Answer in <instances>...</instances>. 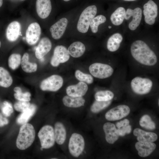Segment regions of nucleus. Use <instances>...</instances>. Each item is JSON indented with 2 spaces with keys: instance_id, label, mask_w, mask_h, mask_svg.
<instances>
[{
  "instance_id": "nucleus-1",
  "label": "nucleus",
  "mask_w": 159,
  "mask_h": 159,
  "mask_svg": "<svg viewBox=\"0 0 159 159\" xmlns=\"http://www.w3.org/2000/svg\"><path fill=\"white\" fill-rule=\"evenodd\" d=\"M130 51L133 58L142 64L153 66L157 62V58L155 54L142 40L134 42L131 45Z\"/></svg>"
},
{
  "instance_id": "nucleus-2",
  "label": "nucleus",
  "mask_w": 159,
  "mask_h": 159,
  "mask_svg": "<svg viewBox=\"0 0 159 159\" xmlns=\"http://www.w3.org/2000/svg\"><path fill=\"white\" fill-rule=\"evenodd\" d=\"M35 136V131L32 124L27 123L23 124L20 129L16 139L17 147L21 150L27 148L33 142Z\"/></svg>"
},
{
  "instance_id": "nucleus-3",
  "label": "nucleus",
  "mask_w": 159,
  "mask_h": 159,
  "mask_svg": "<svg viewBox=\"0 0 159 159\" xmlns=\"http://www.w3.org/2000/svg\"><path fill=\"white\" fill-rule=\"evenodd\" d=\"M85 145V141L83 136L79 132H73L68 141V152L73 157L79 158L84 152Z\"/></svg>"
},
{
  "instance_id": "nucleus-4",
  "label": "nucleus",
  "mask_w": 159,
  "mask_h": 159,
  "mask_svg": "<svg viewBox=\"0 0 159 159\" xmlns=\"http://www.w3.org/2000/svg\"><path fill=\"white\" fill-rule=\"evenodd\" d=\"M97 11V7L94 5L87 7L82 11L77 25V29L79 32L82 33L87 32L90 22L96 15Z\"/></svg>"
},
{
  "instance_id": "nucleus-5",
  "label": "nucleus",
  "mask_w": 159,
  "mask_h": 159,
  "mask_svg": "<svg viewBox=\"0 0 159 159\" xmlns=\"http://www.w3.org/2000/svg\"><path fill=\"white\" fill-rule=\"evenodd\" d=\"M38 135L42 150L52 148L56 142L54 129L50 125H46L42 127L39 131Z\"/></svg>"
},
{
  "instance_id": "nucleus-6",
  "label": "nucleus",
  "mask_w": 159,
  "mask_h": 159,
  "mask_svg": "<svg viewBox=\"0 0 159 159\" xmlns=\"http://www.w3.org/2000/svg\"><path fill=\"white\" fill-rule=\"evenodd\" d=\"M153 85L152 80L149 78L137 77L132 80L131 87L135 93L143 95L147 94L151 90Z\"/></svg>"
},
{
  "instance_id": "nucleus-7",
  "label": "nucleus",
  "mask_w": 159,
  "mask_h": 159,
  "mask_svg": "<svg viewBox=\"0 0 159 159\" xmlns=\"http://www.w3.org/2000/svg\"><path fill=\"white\" fill-rule=\"evenodd\" d=\"M90 73L94 77L103 79L111 76L114 70L110 65L100 63H95L91 64L89 67Z\"/></svg>"
},
{
  "instance_id": "nucleus-8",
  "label": "nucleus",
  "mask_w": 159,
  "mask_h": 159,
  "mask_svg": "<svg viewBox=\"0 0 159 159\" xmlns=\"http://www.w3.org/2000/svg\"><path fill=\"white\" fill-rule=\"evenodd\" d=\"M63 82L62 78L58 75H53L43 80L40 85V88L43 91L55 92L62 86Z\"/></svg>"
},
{
  "instance_id": "nucleus-9",
  "label": "nucleus",
  "mask_w": 159,
  "mask_h": 159,
  "mask_svg": "<svg viewBox=\"0 0 159 159\" xmlns=\"http://www.w3.org/2000/svg\"><path fill=\"white\" fill-rule=\"evenodd\" d=\"M130 110L127 105H120L108 111L105 115V118L109 121H115L121 119L127 116Z\"/></svg>"
},
{
  "instance_id": "nucleus-10",
  "label": "nucleus",
  "mask_w": 159,
  "mask_h": 159,
  "mask_svg": "<svg viewBox=\"0 0 159 159\" xmlns=\"http://www.w3.org/2000/svg\"><path fill=\"white\" fill-rule=\"evenodd\" d=\"M69 57V54L66 48L63 45H58L54 49L50 63L52 66L56 67L60 63L67 62Z\"/></svg>"
},
{
  "instance_id": "nucleus-11",
  "label": "nucleus",
  "mask_w": 159,
  "mask_h": 159,
  "mask_svg": "<svg viewBox=\"0 0 159 159\" xmlns=\"http://www.w3.org/2000/svg\"><path fill=\"white\" fill-rule=\"evenodd\" d=\"M143 14L145 22L149 25L153 24L158 15V6L152 0H150L143 6Z\"/></svg>"
},
{
  "instance_id": "nucleus-12",
  "label": "nucleus",
  "mask_w": 159,
  "mask_h": 159,
  "mask_svg": "<svg viewBox=\"0 0 159 159\" xmlns=\"http://www.w3.org/2000/svg\"><path fill=\"white\" fill-rule=\"evenodd\" d=\"M41 33L39 25L33 22L28 26L26 32V39L27 43L31 45L35 44L39 40Z\"/></svg>"
},
{
  "instance_id": "nucleus-13",
  "label": "nucleus",
  "mask_w": 159,
  "mask_h": 159,
  "mask_svg": "<svg viewBox=\"0 0 159 159\" xmlns=\"http://www.w3.org/2000/svg\"><path fill=\"white\" fill-rule=\"evenodd\" d=\"M142 10L139 7L136 8L133 10L128 9L126 11L125 19L129 20L132 16V20L129 23L128 27L131 30H134L139 26L142 19Z\"/></svg>"
},
{
  "instance_id": "nucleus-14",
  "label": "nucleus",
  "mask_w": 159,
  "mask_h": 159,
  "mask_svg": "<svg viewBox=\"0 0 159 159\" xmlns=\"http://www.w3.org/2000/svg\"><path fill=\"white\" fill-rule=\"evenodd\" d=\"M68 23L67 19L62 18L52 25L50 28L52 37L55 39H60L64 33Z\"/></svg>"
},
{
  "instance_id": "nucleus-15",
  "label": "nucleus",
  "mask_w": 159,
  "mask_h": 159,
  "mask_svg": "<svg viewBox=\"0 0 159 159\" xmlns=\"http://www.w3.org/2000/svg\"><path fill=\"white\" fill-rule=\"evenodd\" d=\"M88 89L87 84L85 82L80 81L76 85L68 86L66 88L67 95L75 97H81L87 93Z\"/></svg>"
},
{
  "instance_id": "nucleus-16",
  "label": "nucleus",
  "mask_w": 159,
  "mask_h": 159,
  "mask_svg": "<svg viewBox=\"0 0 159 159\" xmlns=\"http://www.w3.org/2000/svg\"><path fill=\"white\" fill-rule=\"evenodd\" d=\"M54 129L56 142L59 145H63L67 137L65 125L63 122L58 121L55 123Z\"/></svg>"
},
{
  "instance_id": "nucleus-17",
  "label": "nucleus",
  "mask_w": 159,
  "mask_h": 159,
  "mask_svg": "<svg viewBox=\"0 0 159 159\" xmlns=\"http://www.w3.org/2000/svg\"><path fill=\"white\" fill-rule=\"evenodd\" d=\"M50 0H37L36 11L38 16L42 19L47 17L52 10Z\"/></svg>"
},
{
  "instance_id": "nucleus-18",
  "label": "nucleus",
  "mask_w": 159,
  "mask_h": 159,
  "mask_svg": "<svg viewBox=\"0 0 159 159\" xmlns=\"http://www.w3.org/2000/svg\"><path fill=\"white\" fill-rule=\"evenodd\" d=\"M21 26L20 23L16 21H14L8 25L6 30V36L10 42L16 41L19 36L21 35Z\"/></svg>"
},
{
  "instance_id": "nucleus-19",
  "label": "nucleus",
  "mask_w": 159,
  "mask_h": 159,
  "mask_svg": "<svg viewBox=\"0 0 159 159\" xmlns=\"http://www.w3.org/2000/svg\"><path fill=\"white\" fill-rule=\"evenodd\" d=\"M103 128L107 142L110 144H113L117 140L119 136L115 125L110 122H107L104 124Z\"/></svg>"
},
{
  "instance_id": "nucleus-20",
  "label": "nucleus",
  "mask_w": 159,
  "mask_h": 159,
  "mask_svg": "<svg viewBox=\"0 0 159 159\" xmlns=\"http://www.w3.org/2000/svg\"><path fill=\"white\" fill-rule=\"evenodd\" d=\"M52 46L50 40L47 37L42 38L35 49V55L40 59L47 54L50 50Z\"/></svg>"
},
{
  "instance_id": "nucleus-21",
  "label": "nucleus",
  "mask_w": 159,
  "mask_h": 159,
  "mask_svg": "<svg viewBox=\"0 0 159 159\" xmlns=\"http://www.w3.org/2000/svg\"><path fill=\"white\" fill-rule=\"evenodd\" d=\"M135 147L138 151L139 155L142 157L149 155L155 150L156 145L152 142L138 141L135 144Z\"/></svg>"
},
{
  "instance_id": "nucleus-22",
  "label": "nucleus",
  "mask_w": 159,
  "mask_h": 159,
  "mask_svg": "<svg viewBox=\"0 0 159 159\" xmlns=\"http://www.w3.org/2000/svg\"><path fill=\"white\" fill-rule=\"evenodd\" d=\"M64 105L69 108H77L83 106L85 100L81 97H75L68 95L64 96L62 100Z\"/></svg>"
},
{
  "instance_id": "nucleus-23",
  "label": "nucleus",
  "mask_w": 159,
  "mask_h": 159,
  "mask_svg": "<svg viewBox=\"0 0 159 159\" xmlns=\"http://www.w3.org/2000/svg\"><path fill=\"white\" fill-rule=\"evenodd\" d=\"M134 135L137 137L138 141L153 142L157 139L158 136L155 133L145 131L138 128L134 130Z\"/></svg>"
},
{
  "instance_id": "nucleus-24",
  "label": "nucleus",
  "mask_w": 159,
  "mask_h": 159,
  "mask_svg": "<svg viewBox=\"0 0 159 159\" xmlns=\"http://www.w3.org/2000/svg\"><path fill=\"white\" fill-rule=\"evenodd\" d=\"M85 49V47L83 43L80 42L76 41L70 44L67 50L71 56L74 58H78L82 55Z\"/></svg>"
},
{
  "instance_id": "nucleus-25",
  "label": "nucleus",
  "mask_w": 159,
  "mask_h": 159,
  "mask_svg": "<svg viewBox=\"0 0 159 159\" xmlns=\"http://www.w3.org/2000/svg\"><path fill=\"white\" fill-rule=\"evenodd\" d=\"M123 39L121 34L116 33L111 36L107 42L108 50L111 52H114L117 50L120 47V43Z\"/></svg>"
},
{
  "instance_id": "nucleus-26",
  "label": "nucleus",
  "mask_w": 159,
  "mask_h": 159,
  "mask_svg": "<svg viewBox=\"0 0 159 159\" xmlns=\"http://www.w3.org/2000/svg\"><path fill=\"white\" fill-rule=\"evenodd\" d=\"M36 108L35 105L31 104L29 107L18 117L16 120L17 123L21 125L26 123L35 113Z\"/></svg>"
},
{
  "instance_id": "nucleus-27",
  "label": "nucleus",
  "mask_w": 159,
  "mask_h": 159,
  "mask_svg": "<svg viewBox=\"0 0 159 159\" xmlns=\"http://www.w3.org/2000/svg\"><path fill=\"white\" fill-rule=\"evenodd\" d=\"M125 10L123 7L117 8L110 16V19L112 24L116 26L121 24L125 19Z\"/></svg>"
},
{
  "instance_id": "nucleus-28",
  "label": "nucleus",
  "mask_w": 159,
  "mask_h": 159,
  "mask_svg": "<svg viewBox=\"0 0 159 159\" xmlns=\"http://www.w3.org/2000/svg\"><path fill=\"white\" fill-rule=\"evenodd\" d=\"M29 55L25 53L21 59V67L23 70L27 73L35 72L37 69V64L35 63L29 62Z\"/></svg>"
},
{
  "instance_id": "nucleus-29",
  "label": "nucleus",
  "mask_w": 159,
  "mask_h": 159,
  "mask_svg": "<svg viewBox=\"0 0 159 159\" xmlns=\"http://www.w3.org/2000/svg\"><path fill=\"white\" fill-rule=\"evenodd\" d=\"M12 82V78L9 72L4 68L0 67V86L8 87Z\"/></svg>"
},
{
  "instance_id": "nucleus-30",
  "label": "nucleus",
  "mask_w": 159,
  "mask_h": 159,
  "mask_svg": "<svg viewBox=\"0 0 159 159\" xmlns=\"http://www.w3.org/2000/svg\"><path fill=\"white\" fill-rule=\"evenodd\" d=\"M114 96V93L109 90H101L97 92L95 95L96 100L107 101L111 100Z\"/></svg>"
},
{
  "instance_id": "nucleus-31",
  "label": "nucleus",
  "mask_w": 159,
  "mask_h": 159,
  "mask_svg": "<svg viewBox=\"0 0 159 159\" xmlns=\"http://www.w3.org/2000/svg\"><path fill=\"white\" fill-rule=\"evenodd\" d=\"M106 20V17L103 15H100L95 17L91 20L90 26L92 32L96 33L98 31L99 26L104 23Z\"/></svg>"
},
{
  "instance_id": "nucleus-32",
  "label": "nucleus",
  "mask_w": 159,
  "mask_h": 159,
  "mask_svg": "<svg viewBox=\"0 0 159 159\" xmlns=\"http://www.w3.org/2000/svg\"><path fill=\"white\" fill-rule=\"evenodd\" d=\"M111 102V100L107 101L95 100L91 106L90 111L93 113H98L107 107Z\"/></svg>"
},
{
  "instance_id": "nucleus-33",
  "label": "nucleus",
  "mask_w": 159,
  "mask_h": 159,
  "mask_svg": "<svg viewBox=\"0 0 159 159\" xmlns=\"http://www.w3.org/2000/svg\"><path fill=\"white\" fill-rule=\"evenodd\" d=\"M140 126L146 129L153 130L155 129V124L150 117L147 115H143L139 121Z\"/></svg>"
},
{
  "instance_id": "nucleus-34",
  "label": "nucleus",
  "mask_w": 159,
  "mask_h": 159,
  "mask_svg": "<svg viewBox=\"0 0 159 159\" xmlns=\"http://www.w3.org/2000/svg\"><path fill=\"white\" fill-rule=\"evenodd\" d=\"M21 56L19 54H13L9 57L8 60L9 67L13 70L17 69L21 62Z\"/></svg>"
},
{
  "instance_id": "nucleus-35",
  "label": "nucleus",
  "mask_w": 159,
  "mask_h": 159,
  "mask_svg": "<svg viewBox=\"0 0 159 159\" xmlns=\"http://www.w3.org/2000/svg\"><path fill=\"white\" fill-rule=\"evenodd\" d=\"M14 90L15 92L14 94V97L17 100L24 101H29L30 100L31 95L29 92H22L21 88L18 87H15Z\"/></svg>"
},
{
  "instance_id": "nucleus-36",
  "label": "nucleus",
  "mask_w": 159,
  "mask_h": 159,
  "mask_svg": "<svg viewBox=\"0 0 159 159\" xmlns=\"http://www.w3.org/2000/svg\"><path fill=\"white\" fill-rule=\"evenodd\" d=\"M75 76L76 78L80 81L91 84L93 82V78L90 74L83 73L79 70L76 71Z\"/></svg>"
},
{
  "instance_id": "nucleus-37",
  "label": "nucleus",
  "mask_w": 159,
  "mask_h": 159,
  "mask_svg": "<svg viewBox=\"0 0 159 159\" xmlns=\"http://www.w3.org/2000/svg\"><path fill=\"white\" fill-rule=\"evenodd\" d=\"M31 104L29 101H19L15 103L14 106L16 111L22 112L29 108Z\"/></svg>"
},
{
  "instance_id": "nucleus-38",
  "label": "nucleus",
  "mask_w": 159,
  "mask_h": 159,
  "mask_svg": "<svg viewBox=\"0 0 159 159\" xmlns=\"http://www.w3.org/2000/svg\"><path fill=\"white\" fill-rule=\"evenodd\" d=\"M2 112L6 117H9L13 112L11 104L7 101H4L1 108Z\"/></svg>"
},
{
  "instance_id": "nucleus-39",
  "label": "nucleus",
  "mask_w": 159,
  "mask_h": 159,
  "mask_svg": "<svg viewBox=\"0 0 159 159\" xmlns=\"http://www.w3.org/2000/svg\"><path fill=\"white\" fill-rule=\"evenodd\" d=\"M119 135L124 136L126 133L129 134L131 131V126L130 125L122 127L117 129Z\"/></svg>"
},
{
  "instance_id": "nucleus-40",
  "label": "nucleus",
  "mask_w": 159,
  "mask_h": 159,
  "mask_svg": "<svg viewBox=\"0 0 159 159\" xmlns=\"http://www.w3.org/2000/svg\"><path fill=\"white\" fill-rule=\"evenodd\" d=\"M129 121L128 119H125L123 120L117 122L116 124V125L117 127L119 128L129 125Z\"/></svg>"
},
{
  "instance_id": "nucleus-41",
  "label": "nucleus",
  "mask_w": 159,
  "mask_h": 159,
  "mask_svg": "<svg viewBox=\"0 0 159 159\" xmlns=\"http://www.w3.org/2000/svg\"><path fill=\"white\" fill-rule=\"evenodd\" d=\"M9 123L8 119L5 117H3L0 113V127H2L5 125H7Z\"/></svg>"
},
{
  "instance_id": "nucleus-42",
  "label": "nucleus",
  "mask_w": 159,
  "mask_h": 159,
  "mask_svg": "<svg viewBox=\"0 0 159 159\" xmlns=\"http://www.w3.org/2000/svg\"><path fill=\"white\" fill-rule=\"evenodd\" d=\"M3 3V0H0V7L1 6Z\"/></svg>"
},
{
  "instance_id": "nucleus-43",
  "label": "nucleus",
  "mask_w": 159,
  "mask_h": 159,
  "mask_svg": "<svg viewBox=\"0 0 159 159\" xmlns=\"http://www.w3.org/2000/svg\"><path fill=\"white\" fill-rule=\"evenodd\" d=\"M40 60L41 62H43L44 61V57H42L40 59Z\"/></svg>"
},
{
  "instance_id": "nucleus-44",
  "label": "nucleus",
  "mask_w": 159,
  "mask_h": 159,
  "mask_svg": "<svg viewBox=\"0 0 159 159\" xmlns=\"http://www.w3.org/2000/svg\"><path fill=\"white\" fill-rule=\"evenodd\" d=\"M124 1H134L136 0H124Z\"/></svg>"
},
{
  "instance_id": "nucleus-45",
  "label": "nucleus",
  "mask_w": 159,
  "mask_h": 159,
  "mask_svg": "<svg viewBox=\"0 0 159 159\" xmlns=\"http://www.w3.org/2000/svg\"><path fill=\"white\" fill-rule=\"evenodd\" d=\"M64 0V1H69L70 0Z\"/></svg>"
},
{
  "instance_id": "nucleus-46",
  "label": "nucleus",
  "mask_w": 159,
  "mask_h": 159,
  "mask_svg": "<svg viewBox=\"0 0 159 159\" xmlns=\"http://www.w3.org/2000/svg\"><path fill=\"white\" fill-rule=\"evenodd\" d=\"M108 28H109V29H111V28H112V26H108Z\"/></svg>"
},
{
  "instance_id": "nucleus-47",
  "label": "nucleus",
  "mask_w": 159,
  "mask_h": 159,
  "mask_svg": "<svg viewBox=\"0 0 159 159\" xmlns=\"http://www.w3.org/2000/svg\"><path fill=\"white\" fill-rule=\"evenodd\" d=\"M1 41H0V48L1 47Z\"/></svg>"
},
{
  "instance_id": "nucleus-48",
  "label": "nucleus",
  "mask_w": 159,
  "mask_h": 159,
  "mask_svg": "<svg viewBox=\"0 0 159 159\" xmlns=\"http://www.w3.org/2000/svg\"></svg>"
}]
</instances>
